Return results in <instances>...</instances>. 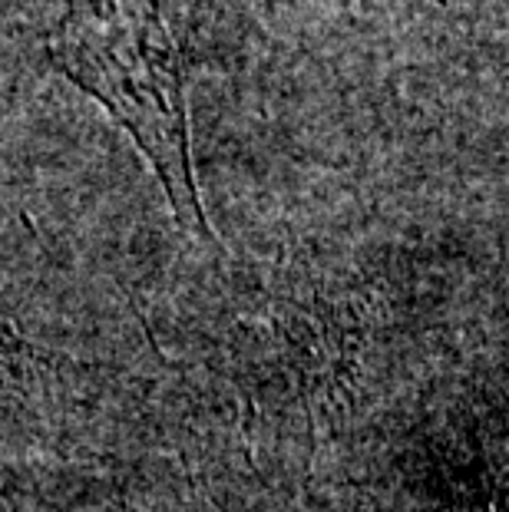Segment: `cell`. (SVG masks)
<instances>
[{
    "label": "cell",
    "mask_w": 509,
    "mask_h": 512,
    "mask_svg": "<svg viewBox=\"0 0 509 512\" xmlns=\"http://www.w3.org/2000/svg\"><path fill=\"white\" fill-rule=\"evenodd\" d=\"M212 0H67L50 53L133 136L172 215L199 238L205 219L189 136V76Z\"/></svg>",
    "instance_id": "1"
},
{
    "label": "cell",
    "mask_w": 509,
    "mask_h": 512,
    "mask_svg": "<svg viewBox=\"0 0 509 512\" xmlns=\"http://www.w3.org/2000/svg\"><path fill=\"white\" fill-rule=\"evenodd\" d=\"M0 341H10V337H7V334H4V331H0Z\"/></svg>",
    "instance_id": "2"
}]
</instances>
